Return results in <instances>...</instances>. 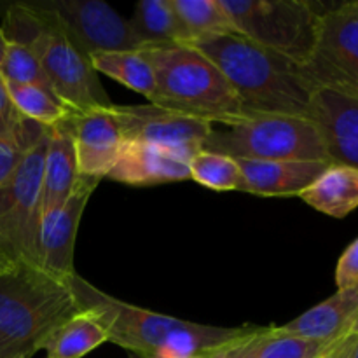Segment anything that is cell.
Returning a JSON list of instances; mask_svg holds the SVG:
<instances>
[{"label": "cell", "mask_w": 358, "mask_h": 358, "mask_svg": "<svg viewBox=\"0 0 358 358\" xmlns=\"http://www.w3.org/2000/svg\"><path fill=\"white\" fill-rule=\"evenodd\" d=\"M187 45L215 63L250 117H306L317 86L296 62L248 41L236 31L199 38Z\"/></svg>", "instance_id": "obj_1"}, {"label": "cell", "mask_w": 358, "mask_h": 358, "mask_svg": "<svg viewBox=\"0 0 358 358\" xmlns=\"http://www.w3.org/2000/svg\"><path fill=\"white\" fill-rule=\"evenodd\" d=\"M80 308L69 278L31 262L0 271V358H30Z\"/></svg>", "instance_id": "obj_2"}, {"label": "cell", "mask_w": 358, "mask_h": 358, "mask_svg": "<svg viewBox=\"0 0 358 358\" xmlns=\"http://www.w3.org/2000/svg\"><path fill=\"white\" fill-rule=\"evenodd\" d=\"M140 52L154 70L152 105L226 128L250 119L222 72L198 49L170 44Z\"/></svg>", "instance_id": "obj_3"}, {"label": "cell", "mask_w": 358, "mask_h": 358, "mask_svg": "<svg viewBox=\"0 0 358 358\" xmlns=\"http://www.w3.org/2000/svg\"><path fill=\"white\" fill-rule=\"evenodd\" d=\"M6 24L7 31L3 34L9 42L31 48L51 91L70 110L86 112L114 105L91 59L28 3L14 6L7 14Z\"/></svg>", "instance_id": "obj_4"}, {"label": "cell", "mask_w": 358, "mask_h": 358, "mask_svg": "<svg viewBox=\"0 0 358 358\" xmlns=\"http://www.w3.org/2000/svg\"><path fill=\"white\" fill-rule=\"evenodd\" d=\"M234 31L303 66L318 37L322 13L304 0H219Z\"/></svg>", "instance_id": "obj_5"}, {"label": "cell", "mask_w": 358, "mask_h": 358, "mask_svg": "<svg viewBox=\"0 0 358 358\" xmlns=\"http://www.w3.org/2000/svg\"><path fill=\"white\" fill-rule=\"evenodd\" d=\"M203 150L234 159L327 161L318 129L301 115H254L220 131L213 128Z\"/></svg>", "instance_id": "obj_6"}, {"label": "cell", "mask_w": 358, "mask_h": 358, "mask_svg": "<svg viewBox=\"0 0 358 358\" xmlns=\"http://www.w3.org/2000/svg\"><path fill=\"white\" fill-rule=\"evenodd\" d=\"M48 135L49 128L27 154L16 173L0 185V254L9 262L37 264Z\"/></svg>", "instance_id": "obj_7"}, {"label": "cell", "mask_w": 358, "mask_h": 358, "mask_svg": "<svg viewBox=\"0 0 358 358\" xmlns=\"http://www.w3.org/2000/svg\"><path fill=\"white\" fill-rule=\"evenodd\" d=\"M80 310L98 317L108 334V341L142 358H157L168 339L185 324L180 318L154 313L145 308L119 301L101 292L79 275L69 278Z\"/></svg>", "instance_id": "obj_8"}, {"label": "cell", "mask_w": 358, "mask_h": 358, "mask_svg": "<svg viewBox=\"0 0 358 358\" xmlns=\"http://www.w3.org/2000/svg\"><path fill=\"white\" fill-rule=\"evenodd\" d=\"M28 6L90 59L100 52L143 51L129 21L101 0H51Z\"/></svg>", "instance_id": "obj_9"}, {"label": "cell", "mask_w": 358, "mask_h": 358, "mask_svg": "<svg viewBox=\"0 0 358 358\" xmlns=\"http://www.w3.org/2000/svg\"><path fill=\"white\" fill-rule=\"evenodd\" d=\"M303 72L317 87L358 96V2L322 13L317 44Z\"/></svg>", "instance_id": "obj_10"}, {"label": "cell", "mask_w": 358, "mask_h": 358, "mask_svg": "<svg viewBox=\"0 0 358 358\" xmlns=\"http://www.w3.org/2000/svg\"><path fill=\"white\" fill-rule=\"evenodd\" d=\"M119 126L126 140L156 143L194 157L213 131V124L187 117L157 105H115Z\"/></svg>", "instance_id": "obj_11"}, {"label": "cell", "mask_w": 358, "mask_h": 358, "mask_svg": "<svg viewBox=\"0 0 358 358\" xmlns=\"http://www.w3.org/2000/svg\"><path fill=\"white\" fill-rule=\"evenodd\" d=\"M101 178L83 177L77 180L76 189L59 208L41 217L37 238V266L58 278H70L76 275L73 250L77 231L87 201Z\"/></svg>", "instance_id": "obj_12"}, {"label": "cell", "mask_w": 358, "mask_h": 358, "mask_svg": "<svg viewBox=\"0 0 358 358\" xmlns=\"http://www.w3.org/2000/svg\"><path fill=\"white\" fill-rule=\"evenodd\" d=\"M306 117L318 129L329 163L358 170V96L315 87Z\"/></svg>", "instance_id": "obj_13"}, {"label": "cell", "mask_w": 358, "mask_h": 358, "mask_svg": "<svg viewBox=\"0 0 358 358\" xmlns=\"http://www.w3.org/2000/svg\"><path fill=\"white\" fill-rule=\"evenodd\" d=\"M114 107L73 112L70 115L77 170L83 177L105 178L117 161L124 136Z\"/></svg>", "instance_id": "obj_14"}, {"label": "cell", "mask_w": 358, "mask_h": 358, "mask_svg": "<svg viewBox=\"0 0 358 358\" xmlns=\"http://www.w3.org/2000/svg\"><path fill=\"white\" fill-rule=\"evenodd\" d=\"M192 157L180 150L156 143L126 140L108 178L128 185H156L191 178L189 161Z\"/></svg>", "instance_id": "obj_15"}, {"label": "cell", "mask_w": 358, "mask_h": 358, "mask_svg": "<svg viewBox=\"0 0 358 358\" xmlns=\"http://www.w3.org/2000/svg\"><path fill=\"white\" fill-rule=\"evenodd\" d=\"M241 171V192L266 196H299L331 163L327 161L236 159Z\"/></svg>", "instance_id": "obj_16"}, {"label": "cell", "mask_w": 358, "mask_h": 358, "mask_svg": "<svg viewBox=\"0 0 358 358\" xmlns=\"http://www.w3.org/2000/svg\"><path fill=\"white\" fill-rule=\"evenodd\" d=\"M336 343L310 341L283 334L275 325H255L248 334L208 350L198 358H320L327 355Z\"/></svg>", "instance_id": "obj_17"}, {"label": "cell", "mask_w": 358, "mask_h": 358, "mask_svg": "<svg viewBox=\"0 0 358 358\" xmlns=\"http://www.w3.org/2000/svg\"><path fill=\"white\" fill-rule=\"evenodd\" d=\"M73 114V112H72ZM76 143H73L70 117L51 126L48 135V149L42 177L41 217L59 208L69 199L79 180Z\"/></svg>", "instance_id": "obj_18"}, {"label": "cell", "mask_w": 358, "mask_h": 358, "mask_svg": "<svg viewBox=\"0 0 358 358\" xmlns=\"http://www.w3.org/2000/svg\"><path fill=\"white\" fill-rule=\"evenodd\" d=\"M358 315V283L338 290L334 296L304 311L289 324L278 327L283 334L320 343H336L348 334Z\"/></svg>", "instance_id": "obj_19"}, {"label": "cell", "mask_w": 358, "mask_h": 358, "mask_svg": "<svg viewBox=\"0 0 358 358\" xmlns=\"http://www.w3.org/2000/svg\"><path fill=\"white\" fill-rule=\"evenodd\" d=\"M306 205L334 219H345L358 208V170L329 164L324 173L299 194Z\"/></svg>", "instance_id": "obj_20"}, {"label": "cell", "mask_w": 358, "mask_h": 358, "mask_svg": "<svg viewBox=\"0 0 358 358\" xmlns=\"http://www.w3.org/2000/svg\"><path fill=\"white\" fill-rule=\"evenodd\" d=\"M128 21L143 49L187 42L170 0H142L135 6Z\"/></svg>", "instance_id": "obj_21"}, {"label": "cell", "mask_w": 358, "mask_h": 358, "mask_svg": "<svg viewBox=\"0 0 358 358\" xmlns=\"http://www.w3.org/2000/svg\"><path fill=\"white\" fill-rule=\"evenodd\" d=\"M108 341V334L94 313L80 310L59 325L45 343V358H80Z\"/></svg>", "instance_id": "obj_22"}, {"label": "cell", "mask_w": 358, "mask_h": 358, "mask_svg": "<svg viewBox=\"0 0 358 358\" xmlns=\"http://www.w3.org/2000/svg\"><path fill=\"white\" fill-rule=\"evenodd\" d=\"M91 63L98 73L112 77L122 86L143 94L149 100L154 96L156 90L154 70L140 51L100 52L91 56Z\"/></svg>", "instance_id": "obj_23"}, {"label": "cell", "mask_w": 358, "mask_h": 358, "mask_svg": "<svg viewBox=\"0 0 358 358\" xmlns=\"http://www.w3.org/2000/svg\"><path fill=\"white\" fill-rule=\"evenodd\" d=\"M170 3L185 31V44L234 31L219 0H170Z\"/></svg>", "instance_id": "obj_24"}, {"label": "cell", "mask_w": 358, "mask_h": 358, "mask_svg": "<svg viewBox=\"0 0 358 358\" xmlns=\"http://www.w3.org/2000/svg\"><path fill=\"white\" fill-rule=\"evenodd\" d=\"M7 91L14 107L23 117L38 122L45 128L59 124L73 112L48 87L31 86V84H7Z\"/></svg>", "instance_id": "obj_25"}, {"label": "cell", "mask_w": 358, "mask_h": 358, "mask_svg": "<svg viewBox=\"0 0 358 358\" xmlns=\"http://www.w3.org/2000/svg\"><path fill=\"white\" fill-rule=\"evenodd\" d=\"M189 175L194 182L213 191H240L241 187L238 161L226 154L199 150L189 161Z\"/></svg>", "instance_id": "obj_26"}, {"label": "cell", "mask_w": 358, "mask_h": 358, "mask_svg": "<svg viewBox=\"0 0 358 358\" xmlns=\"http://www.w3.org/2000/svg\"><path fill=\"white\" fill-rule=\"evenodd\" d=\"M48 128L23 117L20 124L7 135H0V185L6 184L35 143L45 135Z\"/></svg>", "instance_id": "obj_27"}, {"label": "cell", "mask_w": 358, "mask_h": 358, "mask_svg": "<svg viewBox=\"0 0 358 358\" xmlns=\"http://www.w3.org/2000/svg\"><path fill=\"white\" fill-rule=\"evenodd\" d=\"M0 77L6 84H31L51 90L35 52L20 42H9L7 45L6 58L0 65Z\"/></svg>", "instance_id": "obj_28"}, {"label": "cell", "mask_w": 358, "mask_h": 358, "mask_svg": "<svg viewBox=\"0 0 358 358\" xmlns=\"http://www.w3.org/2000/svg\"><path fill=\"white\" fill-rule=\"evenodd\" d=\"M358 283V238L343 252L336 268V285L338 290L350 289Z\"/></svg>", "instance_id": "obj_29"}, {"label": "cell", "mask_w": 358, "mask_h": 358, "mask_svg": "<svg viewBox=\"0 0 358 358\" xmlns=\"http://www.w3.org/2000/svg\"><path fill=\"white\" fill-rule=\"evenodd\" d=\"M21 119H23V115L14 107L9 91H7V84L0 77V135H7V133L13 131L20 124Z\"/></svg>", "instance_id": "obj_30"}, {"label": "cell", "mask_w": 358, "mask_h": 358, "mask_svg": "<svg viewBox=\"0 0 358 358\" xmlns=\"http://www.w3.org/2000/svg\"><path fill=\"white\" fill-rule=\"evenodd\" d=\"M332 358H358V336H345L331 350Z\"/></svg>", "instance_id": "obj_31"}, {"label": "cell", "mask_w": 358, "mask_h": 358, "mask_svg": "<svg viewBox=\"0 0 358 358\" xmlns=\"http://www.w3.org/2000/svg\"><path fill=\"white\" fill-rule=\"evenodd\" d=\"M7 45H9V38L6 37V34H3V30H2V28H0V65H2L3 58H6Z\"/></svg>", "instance_id": "obj_32"}, {"label": "cell", "mask_w": 358, "mask_h": 358, "mask_svg": "<svg viewBox=\"0 0 358 358\" xmlns=\"http://www.w3.org/2000/svg\"><path fill=\"white\" fill-rule=\"evenodd\" d=\"M346 336H358V315L355 317V320H353V324L350 325L348 334H346Z\"/></svg>", "instance_id": "obj_33"}, {"label": "cell", "mask_w": 358, "mask_h": 358, "mask_svg": "<svg viewBox=\"0 0 358 358\" xmlns=\"http://www.w3.org/2000/svg\"><path fill=\"white\" fill-rule=\"evenodd\" d=\"M10 264H13V262H9L6 257H3L2 254H0V271H3L6 268H9Z\"/></svg>", "instance_id": "obj_34"}, {"label": "cell", "mask_w": 358, "mask_h": 358, "mask_svg": "<svg viewBox=\"0 0 358 358\" xmlns=\"http://www.w3.org/2000/svg\"><path fill=\"white\" fill-rule=\"evenodd\" d=\"M334 346H336V345H334ZM320 358H332V357H331V352H329L327 355H324V357H320Z\"/></svg>", "instance_id": "obj_35"}]
</instances>
